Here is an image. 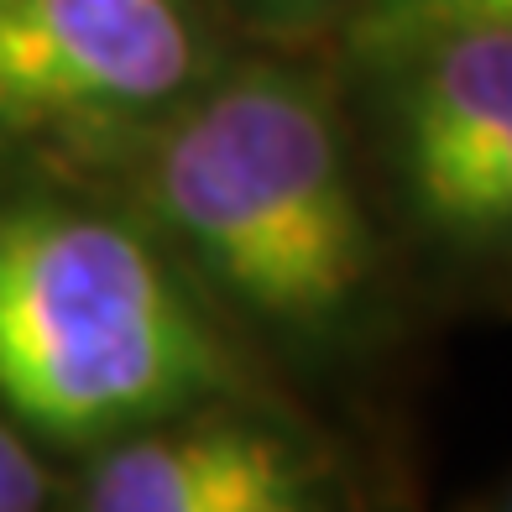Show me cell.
Returning <instances> with one entry per match:
<instances>
[{
  "label": "cell",
  "instance_id": "1",
  "mask_svg": "<svg viewBox=\"0 0 512 512\" xmlns=\"http://www.w3.org/2000/svg\"><path fill=\"white\" fill-rule=\"evenodd\" d=\"M68 183L136 209L256 356L335 371L392 330V241L309 63L230 53L173 115Z\"/></svg>",
  "mask_w": 512,
  "mask_h": 512
},
{
  "label": "cell",
  "instance_id": "2",
  "mask_svg": "<svg viewBox=\"0 0 512 512\" xmlns=\"http://www.w3.org/2000/svg\"><path fill=\"white\" fill-rule=\"evenodd\" d=\"M147 220L53 173L0 183V413L48 455H84L152 418L262 392Z\"/></svg>",
  "mask_w": 512,
  "mask_h": 512
},
{
  "label": "cell",
  "instance_id": "3",
  "mask_svg": "<svg viewBox=\"0 0 512 512\" xmlns=\"http://www.w3.org/2000/svg\"><path fill=\"white\" fill-rule=\"evenodd\" d=\"M230 58L220 0H0V162L68 178Z\"/></svg>",
  "mask_w": 512,
  "mask_h": 512
},
{
  "label": "cell",
  "instance_id": "4",
  "mask_svg": "<svg viewBox=\"0 0 512 512\" xmlns=\"http://www.w3.org/2000/svg\"><path fill=\"white\" fill-rule=\"evenodd\" d=\"M398 230L455 267L512 256V27H460L366 63Z\"/></svg>",
  "mask_w": 512,
  "mask_h": 512
},
{
  "label": "cell",
  "instance_id": "5",
  "mask_svg": "<svg viewBox=\"0 0 512 512\" xmlns=\"http://www.w3.org/2000/svg\"><path fill=\"white\" fill-rule=\"evenodd\" d=\"M58 512H351V486L330 439L262 387L74 455Z\"/></svg>",
  "mask_w": 512,
  "mask_h": 512
},
{
  "label": "cell",
  "instance_id": "6",
  "mask_svg": "<svg viewBox=\"0 0 512 512\" xmlns=\"http://www.w3.org/2000/svg\"><path fill=\"white\" fill-rule=\"evenodd\" d=\"M460 27H512V0H351L340 42L361 68Z\"/></svg>",
  "mask_w": 512,
  "mask_h": 512
},
{
  "label": "cell",
  "instance_id": "7",
  "mask_svg": "<svg viewBox=\"0 0 512 512\" xmlns=\"http://www.w3.org/2000/svg\"><path fill=\"white\" fill-rule=\"evenodd\" d=\"M220 11L272 48H293V42L340 32L351 0H220Z\"/></svg>",
  "mask_w": 512,
  "mask_h": 512
},
{
  "label": "cell",
  "instance_id": "8",
  "mask_svg": "<svg viewBox=\"0 0 512 512\" xmlns=\"http://www.w3.org/2000/svg\"><path fill=\"white\" fill-rule=\"evenodd\" d=\"M63 471L32 434L0 413V512H58Z\"/></svg>",
  "mask_w": 512,
  "mask_h": 512
},
{
  "label": "cell",
  "instance_id": "9",
  "mask_svg": "<svg viewBox=\"0 0 512 512\" xmlns=\"http://www.w3.org/2000/svg\"><path fill=\"white\" fill-rule=\"evenodd\" d=\"M497 512H512V497H507V502H502V507H497Z\"/></svg>",
  "mask_w": 512,
  "mask_h": 512
}]
</instances>
